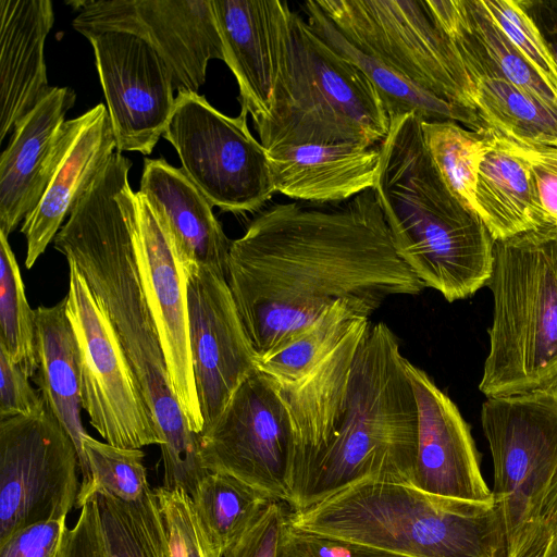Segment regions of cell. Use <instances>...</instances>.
Instances as JSON below:
<instances>
[{
	"label": "cell",
	"instance_id": "ee69618b",
	"mask_svg": "<svg viewBox=\"0 0 557 557\" xmlns=\"http://www.w3.org/2000/svg\"><path fill=\"white\" fill-rule=\"evenodd\" d=\"M524 4L557 62V2L524 1Z\"/></svg>",
	"mask_w": 557,
	"mask_h": 557
},
{
	"label": "cell",
	"instance_id": "836d02e7",
	"mask_svg": "<svg viewBox=\"0 0 557 557\" xmlns=\"http://www.w3.org/2000/svg\"><path fill=\"white\" fill-rule=\"evenodd\" d=\"M83 447L90 478L79 486L75 508L81 509L97 495L136 502L150 490L141 449L113 446L89 434L84 437Z\"/></svg>",
	"mask_w": 557,
	"mask_h": 557
},
{
	"label": "cell",
	"instance_id": "5b68a950",
	"mask_svg": "<svg viewBox=\"0 0 557 557\" xmlns=\"http://www.w3.org/2000/svg\"><path fill=\"white\" fill-rule=\"evenodd\" d=\"M274 47L269 113L255 124L268 152L305 145H381L391 120L377 90L285 1Z\"/></svg>",
	"mask_w": 557,
	"mask_h": 557
},
{
	"label": "cell",
	"instance_id": "d590c367",
	"mask_svg": "<svg viewBox=\"0 0 557 557\" xmlns=\"http://www.w3.org/2000/svg\"><path fill=\"white\" fill-rule=\"evenodd\" d=\"M511 44L557 97V62L524 1L481 0Z\"/></svg>",
	"mask_w": 557,
	"mask_h": 557
},
{
	"label": "cell",
	"instance_id": "52a82bcc",
	"mask_svg": "<svg viewBox=\"0 0 557 557\" xmlns=\"http://www.w3.org/2000/svg\"><path fill=\"white\" fill-rule=\"evenodd\" d=\"M488 354L479 389L490 397L557 389V226L497 240Z\"/></svg>",
	"mask_w": 557,
	"mask_h": 557
},
{
	"label": "cell",
	"instance_id": "7bdbcfd3",
	"mask_svg": "<svg viewBox=\"0 0 557 557\" xmlns=\"http://www.w3.org/2000/svg\"><path fill=\"white\" fill-rule=\"evenodd\" d=\"M508 557H557V520H541Z\"/></svg>",
	"mask_w": 557,
	"mask_h": 557
},
{
	"label": "cell",
	"instance_id": "4dcf8cb0",
	"mask_svg": "<svg viewBox=\"0 0 557 557\" xmlns=\"http://www.w3.org/2000/svg\"><path fill=\"white\" fill-rule=\"evenodd\" d=\"M191 498L222 556L273 500L247 483L221 472H209Z\"/></svg>",
	"mask_w": 557,
	"mask_h": 557
},
{
	"label": "cell",
	"instance_id": "7402d4cb",
	"mask_svg": "<svg viewBox=\"0 0 557 557\" xmlns=\"http://www.w3.org/2000/svg\"><path fill=\"white\" fill-rule=\"evenodd\" d=\"M54 22L50 0H0V140L45 98V42Z\"/></svg>",
	"mask_w": 557,
	"mask_h": 557
},
{
	"label": "cell",
	"instance_id": "ab89813d",
	"mask_svg": "<svg viewBox=\"0 0 557 557\" xmlns=\"http://www.w3.org/2000/svg\"><path fill=\"white\" fill-rule=\"evenodd\" d=\"M288 506L272 500L223 557H276Z\"/></svg>",
	"mask_w": 557,
	"mask_h": 557
},
{
	"label": "cell",
	"instance_id": "ffe728a7",
	"mask_svg": "<svg viewBox=\"0 0 557 557\" xmlns=\"http://www.w3.org/2000/svg\"><path fill=\"white\" fill-rule=\"evenodd\" d=\"M75 101L71 87H52L14 126L0 158V232L8 237L45 194L55 164L61 128Z\"/></svg>",
	"mask_w": 557,
	"mask_h": 557
},
{
	"label": "cell",
	"instance_id": "e0dca14e",
	"mask_svg": "<svg viewBox=\"0 0 557 557\" xmlns=\"http://www.w3.org/2000/svg\"><path fill=\"white\" fill-rule=\"evenodd\" d=\"M136 195L139 275L160 336L172 389L188 428L199 435L203 420L189 347L187 271L147 200L138 191Z\"/></svg>",
	"mask_w": 557,
	"mask_h": 557
},
{
	"label": "cell",
	"instance_id": "e575fe53",
	"mask_svg": "<svg viewBox=\"0 0 557 557\" xmlns=\"http://www.w3.org/2000/svg\"><path fill=\"white\" fill-rule=\"evenodd\" d=\"M468 33L494 69L516 88L557 111V97L499 28L481 0H465Z\"/></svg>",
	"mask_w": 557,
	"mask_h": 557
},
{
	"label": "cell",
	"instance_id": "484cf974",
	"mask_svg": "<svg viewBox=\"0 0 557 557\" xmlns=\"http://www.w3.org/2000/svg\"><path fill=\"white\" fill-rule=\"evenodd\" d=\"M483 132L487 149L479 171L475 205L478 216L494 240L550 225L521 148L491 129Z\"/></svg>",
	"mask_w": 557,
	"mask_h": 557
},
{
	"label": "cell",
	"instance_id": "d6a6232c",
	"mask_svg": "<svg viewBox=\"0 0 557 557\" xmlns=\"http://www.w3.org/2000/svg\"><path fill=\"white\" fill-rule=\"evenodd\" d=\"M0 347L24 372L37 369L35 310L28 304L9 237L0 232Z\"/></svg>",
	"mask_w": 557,
	"mask_h": 557
},
{
	"label": "cell",
	"instance_id": "d6986e66",
	"mask_svg": "<svg viewBox=\"0 0 557 557\" xmlns=\"http://www.w3.org/2000/svg\"><path fill=\"white\" fill-rule=\"evenodd\" d=\"M116 150L107 107L98 103L61 128L55 164L45 194L25 218V265L30 269L46 251L75 202Z\"/></svg>",
	"mask_w": 557,
	"mask_h": 557
},
{
	"label": "cell",
	"instance_id": "83f0119b",
	"mask_svg": "<svg viewBox=\"0 0 557 557\" xmlns=\"http://www.w3.org/2000/svg\"><path fill=\"white\" fill-rule=\"evenodd\" d=\"M453 42L467 69L473 106L484 128L518 144L557 147V111L503 77L468 29Z\"/></svg>",
	"mask_w": 557,
	"mask_h": 557
},
{
	"label": "cell",
	"instance_id": "30bf717a",
	"mask_svg": "<svg viewBox=\"0 0 557 557\" xmlns=\"http://www.w3.org/2000/svg\"><path fill=\"white\" fill-rule=\"evenodd\" d=\"M248 112L231 117L193 91H180L163 138L187 178L224 212L259 210L275 193L269 153L250 133Z\"/></svg>",
	"mask_w": 557,
	"mask_h": 557
},
{
	"label": "cell",
	"instance_id": "7c38bea8",
	"mask_svg": "<svg viewBox=\"0 0 557 557\" xmlns=\"http://www.w3.org/2000/svg\"><path fill=\"white\" fill-rule=\"evenodd\" d=\"M199 454L209 472L230 474L290 507L293 434L276 381L258 369L251 373L199 435Z\"/></svg>",
	"mask_w": 557,
	"mask_h": 557
},
{
	"label": "cell",
	"instance_id": "1f68e13d",
	"mask_svg": "<svg viewBox=\"0 0 557 557\" xmlns=\"http://www.w3.org/2000/svg\"><path fill=\"white\" fill-rule=\"evenodd\" d=\"M421 125L429 152L446 186L476 214L475 188L487 149L483 128L473 131L453 121H421Z\"/></svg>",
	"mask_w": 557,
	"mask_h": 557
},
{
	"label": "cell",
	"instance_id": "5bb4252c",
	"mask_svg": "<svg viewBox=\"0 0 557 557\" xmlns=\"http://www.w3.org/2000/svg\"><path fill=\"white\" fill-rule=\"evenodd\" d=\"M73 28L84 37L125 32L148 42L173 74L174 88L198 92L208 63L224 62L223 44L211 0H84Z\"/></svg>",
	"mask_w": 557,
	"mask_h": 557
},
{
	"label": "cell",
	"instance_id": "4fadbf2b",
	"mask_svg": "<svg viewBox=\"0 0 557 557\" xmlns=\"http://www.w3.org/2000/svg\"><path fill=\"white\" fill-rule=\"evenodd\" d=\"M77 449L46 406L35 416L0 420V542L75 507Z\"/></svg>",
	"mask_w": 557,
	"mask_h": 557
},
{
	"label": "cell",
	"instance_id": "f6af8a7d",
	"mask_svg": "<svg viewBox=\"0 0 557 557\" xmlns=\"http://www.w3.org/2000/svg\"><path fill=\"white\" fill-rule=\"evenodd\" d=\"M542 518L557 520V480L546 498L542 511Z\"/></svg>",
	"mask_w": 557,
	"mask_h": 557
},
{
	"label": "cell",
	"instance_id": "74e56055",
	"mask_svg": "<svg viewBox=\"0 0 557 557\" xmlns=\"http://www.w3.org/2000/svg\"><path fill=\"white\" fill-rule=\"evenodd\" d=\"M288 511V510H287ZM276 557H408L373 546L312 533L293 525L282 527Z\"/></svg>",
	"mask_w": 557,
	"mask_h": 557
},
{
	"label": "cell",
	"instance_id": "9a60e30c",
	"mask_svg": "<svg viewBox=\"0 0 557 557\" xmlns=\"http://www.w3.org/2000/svg\"><path fill=\"white\" fill-rule=\"evenodd\" d=\"M95 55L116 151L149 156L175 107L173 74L144 39L108 30L87 37Z\"/></svg>",
	"mask_w": 557,
	"mask_h": 557
},
{
	"label": "cell",
	"instance_id": "cb8c5ba5",
	"mask_svg": "<svg viewBox=\"0 0 557 557\" xmlns=\"http://www.w3.org/2000/svg\"><path fill=\"white\" fill-rule=\"evenodd\" d=\"M224 50L234 74L242 109L253 125L270 109L274 82L275 23L280 0H211Z\"/></svg>",
	"mask_w": 557,
	"mask_h": 557
},
{
	"label": "cell",
	"instance_id": "60d3db41",
	"mask_svg": "<svg viewBox=\"0 0 557 557\" xmlns=\"http://www.w3.org/2000/svg\"><path fill=\"white\" fill-rule=\"evenodd\" d=\"M66 528V517L24 528L0 542V557H57Z\"/></svg>",
	"mask_w": 557,
	"mask_h": 557
},
{
	"label": "cell",
	"instance_id": "3957f363",
	"mask_svg": "<svg viewBox=\"0 0 557 557\" xmlns=\"http://www.w3.org/2000/svg\"><path fill=\"white\" fill-rule=\"evenodd\" d=\"M373 187L399 257L449 301L486 286L495 240L448 189L413 113L389 117Z\"/></svg>",
	"mask_w": 557,
	"mask_h": 557
},
{
	"label": "cell",
	"instance_id": "8d00e7d4",
	"mask_svg": "<svg viewBox=\"0 0 557 557\" xmlns=\"http://www.w3.org/2000/svg\"><path fill=\"white\" fill-rule=\"evenodd\" d=\"M166 530L171 557H223L207 533L190 495L154 488Z\"/></svg>",
	"mask_w": 557,
	"mask_h": 557
},
{
	"label": "cell",
	"instance_id": "7a4b0ae2",
	"mask_svg": "<svg viewBox=\"0 0 557 557\" xmlns=\"http://www.w3.org/2000/svg\"><path fill=\"white\" fill-rule=\"evenodd\" d=\"M132 161L115 151L72 208L53 239L110 320L162 436L165 490L194 497L209 471L170 383L160 336L136 258L138 201Z\"/></svg>",
	"mask_w": 557,
	"mask_h": 557
},
{
	"label": "cell",
	"instance_id": "f35d334b",
	"mask_svg": "<svg viewBox=\"0 0 557 557\" xmlns=\"http://www.w3.org/2000/svg\"><path fill=\"white\" fill-rule=\"evenodd\" d=\"M29 376L0 347V420L40 413L46 404Z\"/></svg>",
	"mask_w": 557,
	"mask_h": 557
},
{
	"label": "cell",
	"instance_id": "277c9868",
	"mask_svg": "<svg viewBox=\"0 0 557 557\" xmlns=\"http://www.w3.org/2000/svg\"><path fill=\"white\" fill-rule=\"evenodd\" d=\"M395 333L371 323L327 417L330 442L308 469L293 511L366 480L412 485L418 407Z\"/></svg>",
	"mask_w": 557,
	"mask_h": 557
},
{
	"label": "cell",
	"instance_id": "ba28073f",
	"mask_svg": "<svg viewBox=\"0 0 557 557\" xmlns=\"http://www.w3.org/2000/svg\"><path fill=\"white\" fill-rule=\"evenodd\" d=\"M315 3L360 51L433 96L476 113L462 58L428 1L318 0Z\"/></svg>",
	"mask_w": 557,
	"mask_h": 557
},
{
	"label": "cell",
	"instance_id": "ac0fdd59",
	"mask_svg": "<svg viewBox=\"0 0 557 557\" xmlns=\"http://www.w3.org/2000/svg\"><path fill=\"white\" fill-rule=\"evenodd\" d=\"M418 407V448L412 485L448 498L494 503L470 425L457 405L422 369L406 360Z\"/></svg>",
	"mask_w": 557,
	"mask_h": 557
},
{
	"label": "cell",
	"instance_id": "2e32d148",
	"mask_svg": "<svg viewBox=\"0 0 557 557\" xmlns=\"http://www.w3.org/2000/svg\"><path fill=\"white\" fill-rule=\"evenodd\" d=\"M186 271L189 347L203 432L258 369L257 355L226 277L199 265Z\"/></svg>",
	"mask_w": 557,
	"mask_h": 557
},
{
	"label": "cell",
	"instance_id": "603a6c76",
	"mask_svg": "<svg viewBox=\"0 0 557 557\" xmlns=\"http://www.w3.org/2000/svg\"><path fill=\"white\" fill-rule=\"evenodd\" d=\"M57 557H171L154 490L136 502L97 495L66 528Z\"/></svg>",
	"mask_w": 557,
	"mask_h": 557
},
{
	"label": "cell",
	"instance_id": "b9f144b4",
	"mask_svg": "<svg viewBox=\"0 0 557 557\" xmlns=\"http://www.w3.org/2000/svg\"><path fill=\"white\" fill-rule=\"evenodd\" d=\"M516 144L530 164L542 211L557 226V147Z\"/></svg>",
	"mask_w": 557,
	"mask_h": 557
},
{
	"label": "cell",
	"instance_id": "9c48e42d",
	"mask_svg": "<svg viewBox=\"0 0 557 557\" xmlns=\"http://www.w3.org/2000/svg\"><path fill=\"white\" fill-rule=\"evenodd\" d=\"M481 424L493 467L494 503L506 530L507 557L542 518L557 480V389L490 397Z\"/></svg>",
	"mask_w": 557,
	"mask_h": 557
},
{
	"label": "cell",
	"instance_id": "f546056e",
	"mask_svg": "<svg viewBox=\"0 0 557 557\" xmlns=\"http://www.w3.org/2000/svg\"><path fill=\"white\" fill-rule=\"evenodd\" d=\"M361 319L370 317L358 306L339 300L284 345L259 358L258 370L277 382L297 381L331 354Z\"/></svg>",
	"mask_w": 557,
	"mask_h": 557
},
{
	"label": "cell",
	"instance_id": "d4e9b609",
	"mask_svg": "<svg viewBox=\"0 0 557 557\" xmlns=\"http://www.w3.org/2000/svg\"><path fill=\"white\" fill-rule=\"evenodd\" d=\"M268 153L275 191L312 203L343 202L373 189L380 161V146L305 145Z\"/></svg>",
	"mask_w": 557,
	"mask_h": 557
},
{
	"label": "cell",
	"instance_id": "8fae6325",
	"mask_svg": "<svg viewBox=\"0 0 557 557\" xmlns=\"http://www.w3.org/2000/svg\"><path fill=\"white\" fill-rule=\"evenodd\" d=\"M67 264L66 314L78 347L82 406L90 424L113 446H161L162 436L110 320L77 268Z\"/></svg>",
	"mask_w": 557,
	"mask_h": 557
},
{
	"label": "cell",
	"instance_id": "4316f807",
	"mask_svg": "<svg viewBox=\"0 0 557 557\" xmlns=\"http://www.w3.org/2000/svg\"><path fill=\"white\" fill-rule=\"evenodd\" d=\"M38 369L33 377L39 393L72 438L78 454L81 486L90 478L83 440L81 366L76 338L66 314L65 297L35 309Z\"/></svg>",
	"mask_w": 557,
	"mask_h": 557
},
{
	"label": "cell",
	"instance_id": "6da1fadb",
	"mask_svg": "<svg viewBox=\"0 0 557 557\" xmlns=\"http://www.w3.org/2000/svg\"><path fill=\"white\" fill-rule=\"evenodd\" d=\"M226 280L257 360L339 300L371 317L387 298L424 289L397 253L374 189L341 205L260 211L232 240Z\"/></svg>",
	"mask_w": 557,
	"mask_h": 557
},
{
	"label": "cell",
	"instance_id": "44dd1931",
	"mask_svg": "<svg viewBox=\"0 0 557 557\" xmlns=\"http://www.w3.org/2000/svg\"><path fill=\"white\" fill-rule=\"evenodd\" d=\"M138 193L149 203L185 269L199 265L227 277L232 240L211 203L182 169L162 158H145Z\"/></svg>",
	"mask_w": 557,
	"mask_h": 557
},
{
	"label": "cell",
	"instance_id": "8992f818",
	"mask_svg": "<svg viewBox=\"0 0 557 557\" xmlns=\"http://www.w3.org/2000/svg\"><path fill=\"white\" fill-rule=\"evenodd\" d=\"M296 528L408 557H507L495 503L430 494L413 485L366 480L298 511Z\"/></svg>",
	"mask_w": 557,
	"mask_h": 557
},
{
	"label": "cell",
	"instance_id": "f1b7e54d",
	"mask_svg": "<svg viewBox=\"0 0 557 557\" xmlns=\"http://www.w3.org/2000/svg\"><path fill=\"white\" fill-rule=\"evenodd\" d=\"M301 8L312 30L370 79L389 117L413 113L422 122L453 121L473 131L484 128L476 113L419 88L379 60L356 48L334 27L315 1H306Z\"/></svg>",
	"mask_w": 557,
	"mask_h": 557
}]
</instances>
